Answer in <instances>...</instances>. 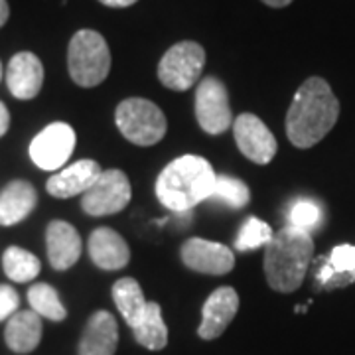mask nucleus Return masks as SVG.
<instances>
[{
    "instance_id": "nucleus-2",
    "label": "nucleus",
    "mask_w": 355,
    "mask_h": 355,
    "mask_svg": "<svg viewBox=\"0 0 355 355\" xmlns=\"http://www.w3.org/2000/svg\"><path fill=\"white\" fill-rule=\"evenodd\" d=\"M216 180V170L203 156L184 154L160 172L156 196L168 209L186 214L211 198Z\"/></svg>"
},
{
    "instance_id": "nucleus-23",
    "label": "nucleus",
    "mask_w": 355,
    "mask_h": 355,
    "mask_svg": "<svg viewBox=\"0 0 355 355\" xmlns=\"http://www.w3.org/2000/svg\"><path fill=\"white\" fill-rule=\"evenodd\" d=\"M28 302L38 316L48 318L51 322H64L67 318V310L62 304L58 291L46 282H38V284L30 286Z\"/></svg>"
},
{
    "instance_id": "nucleus-7",
    "label": "nucleus",
    "mask_w": 355,
    "mask_h": 355,
    "mask_svg": "<svg viewBox=\"0 0 355 355\" xmlns=\"http://www.w3.org/2000/svg\"><path fill=\"white\" fill-rule=\"evenodd\" d=\"M132 198L130 182L123 170H103L97 182L81 198L83 211L91 217L113 216L123 211Z\"/></svg>"
},
{
    "instance_id": "nucleus-11",
    "label": "nucleus",
    "mask_w": 355,
    "mask_h": 355,
    "mask_svg": "<svg viewBox=\"0 0 355 355\" xmlns=\"http://www.w3.org/2000/svg\"><path fill=\"white\" fill-rule=\"evenodd\" d=\"M182 263L196 272L221 277V275H227L233 270L235 254L223 243L191 237L182 245Z\"/></svg>"
},
{
    "instance_id": "nucleus-16",
    "label": "nucleus",
    "mask_w": 355,
    "mask_h": 355,
    "mask_svg": "<svg viewBox=\"0 0 355 355\" xmlns=\"http://www.w3.org/2000/svg\"><path fill=\"white\" fill-rule=\"evenodd\" d=\"M101 166L95 160H79L76 164L67 166L62 172L53 174L46 184V190L53 198H73L77 193H85V191L97 182V178L101 176Z\"/></svg>"
},
{
    "instance_id": "nucleus-6",
    "label": "nucleus",
    "mask_w": 355,
    "mask_h": 355,
    "mask_svg": "<svg viewBox=\"0 0 355 355\" xmlns=\"http://www.w3.org/2000/svg\"><path fill=\"white\" fill-rule=\"evenodd\" d=\"M205 50L198 42H178L166 51L158 64V79L172 91H188L202 77Z\"/></svg>"
},
{
    "instance_id": "nucleus-15",
    "label": "nucleus",
    "mask_w": 355,
    "mask_h": 355,
    "mask_svg": "<svg viewBox=\"0 0 355 355\" xmlns=\"http://www.w3.org/2000/svg\"><path fill=\"white\" fill-rule=\"evenodd\" d=\"M46 245H48L50 265L55 270L71 268L81 257V237H79L77 229L62 219H55L48 225Z\"/></svg>"
},
{
    "instance_id": "nucleus-27",
    "label": "nucleus",
    "mask_w": 355,
    "mask_h": 355,
    "mask_svg": "<svg viewBox=\"0 0 355 355\" xmlns=\"http://www.w3.org/2000/svg\"><path fill=\"white\" fill-rule=\"evenodd\" d=\"M326 263L336 275H352L355 277V247L354 245H338L331 249L328 257H324Z\"/></svg>"
},
{
    "instance_id": "nucleus-22",
    "label": "nucleus",
    "mask_w": 355,
    "mask_h": 355,
    "mask_svg": "<svg viewBox=\"0 0 355 355\" xmlns=\"http://www.w3.org/2000/svg\"><path fill=\"white\" fill-rule=\"evenodd\" d=\"M4 275L12 282H30L40 275L42 263L36 254H32L20 247H8L2 257Z\"/></svg>"
},
{
    "instance_id": "nucleus-14",
    "label": "nucleus",
    "mask_w": 355,
    "mask_h": 355,
    "mask_svg": "<svg viewBox=\"0 0 355 355\" xmlns=\"http://www.w3.org/2000/svg\"><path fill=\"white\" fill-rule=\"evenodd\" d=\"M119 345V326L113 314L107 310H97L85 324L83 336L79 340V355H114Z\"/></svg>"
},
{
    "instance_id": "nucleus-13",
    "label": "nucleus",
    "mask_w": 355,
    "mask_h": 355,
    "mask_svg": "<svg viewBox=\"0 0 355 355\" xmlns=\"http://www.w3.org/2000/svg\"><path fill=\"white\" fill-rule=\"evenodd\" d=\"M6 83L16 99H34L44 85V65L38 55L32 51L16 53L6 69Z\"/></svg>"
},
{
    "instance_id": "nucleus-21",
    "label": "nucleus",
    "mask_w": 355,
    "mask_h": 355,
    "mask_svg": "<svg viewBox=\"0 0 355 355\" xmlns=\"http://www.w3.org/2000/svg\"><path fill=\"white\" fill-rule=\"evenodd\" d=\"M113 300L116 310L121 312V316L125 318V322L130 328L137 326V322L146 312V306H148V300L144 298V292L140 288V284L130 277L114 282Z\"/></svg>"
},
{
    "instance_id": "nucleus-9",
    "label": "nucleus",
    "mask_w": 355,
    "mask_h": 355,
    "mask_svg": "<svg viewBox=\"0 0 355 355\" xmlns=\"http://www.w3.org/2000/svg\"><path fill=\"white\" fill-rule=\"evenodd\" d=\"M76 148V130L67 123H51L30 142V158L42 170H60Z\"/></svg>"
},
{
    "instance_id": "nucleus-17",
    "label": "nucleus",
    "mask_w": 355,
    "mask_h": 355,
    "mask_svg": "<svg viewBox=\"0 0 355 355\" xmlns=\"http://www.w3.org/2000/svg\"><path fill=\"white\" fill-rule=\"evenodd\" d=\"M89 257L103 270H119L128 265L130 251L114 229L99 227L89 235Z\"/></svg>"
},
{
    "instance_id": "nucleus-28",
    "label": "nucleus",
    "mask_w": 355,
    "mask_h": 355,
    "mask_svg": "<svg viewBox=\"0 0 355 355\" xmlns=\"http://www.w3.org/2000/svg\"><path fill=\"white\" fill-rule=\"evenodd\" d=\"M20 296L10 284H0V322L8 320L18 312Z\"/></svg>"
},
{
    "instance_id": "nucleus-26",
    "label": "nucleus",
    "mask_w": 355,
    "mask_h": 355,
    "mask_svg": "<svg viewBox=\"0 0 355 355\" xmlns=\"http://www.w3.org/2000/svg\"><path fill=\"white\" fill-rule=\"evenodd\" d=\"M324 211L320 207V203L308 198H300L292 203L288 209V225L296 229H302L306 233H312L314 229L322 225Z\"/></svg>"
},
{
    "instance_id": "nucleus-8",
    "label": "nucleus",
    "mask_w": 355,
    "mask_h": 355,
    "mask_svg": "<svg viewBox=\"0 0 355 355\" xmlns=\"http://www.w3.org/2000/svg\"><path fill=\"white\" fill-rule=\"evenodd\" d=\"M196 116L207 135H221L233 125L227 87L217 77H203L196 91Z\"/></svg>"
},
{
    "instance_id": "nucleus-29",
    "label": "nucleus",
    "mask_w": 355,
    "mask_h": 355,
    "mask_svg": "<svg viewBox=\"0 0 355 355\" xmlns=\"http://www.w3.org/2000/svg\"><path fill=\"white\" fill-rule=\"evenodd\" d=\"M8 127H10V113H8L6 105L0 101V137L6 135Z\"/></svg>"
},
{
    "instance_id": "nucleus-31",
    "label": "nucleus",
    "mask_w": 355,
    "mask_h": 355,
    "mask_svg": "<svg viewBox=\"0 0 355 355\" xmlns=\"http://www.w3.org/2000/svg\"><path fill=\"white\" fill-rule=\"evenodd\" d=\"M8 16H10V8H8V2H6V0H0V28L6 24Z\"/></svg>"
},
{
    "instance_id": "nucleus-30",
    "label": "nucleus",
    "mask_w": 355,
    "mask_h": 355,
    "mask_svg": "<svg viewBox=\"0 0 355 355\" xmlns=\"http://www.w3.org/2000/svg\"><path fill=\"white\" fill-rule=\"evenodd\" d=\"M99 2L109 6V8H127V6H132L139 0H99Z\"/></svg>"
},
{
    "instance_id": "nucleus-18",
    "label": "nucleus",
    "mask_w": 355,
    "mask_h": 355,
    "mask_svg": "<svg viewBox=\"0 0 355 355\" xmlns=\"http://www.w3.org/2000/svg\"><path fill=\"white\" fill-rule=\"evenodd\" d=\"M38 203L36 188L26 180H14L0 193V225L10 227L34 211Z\"/></svg>"
},
{
    "instance_id": "nucleus-5",
    "label": "nucleus",
    "mask_w": 355,
    "mask_h": 355,
    "mask_svg": "<svg viewBox=\"0 0 355 355\" xmlns=\"http://www.w3.org/2000/svg\"><path fill=\"white\" fill-rule=\"evenodd\" d=\"M114 123L125 139L139 146H153L160 142L168 130V121L162 109L140 97H130L119 103L114 111Z\"/></svg>"
},
{
    "instance_id": "nucleus-4",
    "label": "nucleus",
    "mask_w": 355,
    "mask_h": 355,
    "mask_svg": "<svg viewBox=\"0 0 355 355\" xmlns=\"http://www.w3.org/2000/svg\"><path fill=\"white\" fill-rule=\"evenodd\" d=\"M67 69L79 87H95L111 71V51L99 32L79 30L67 48Z\"/></svg>"
},
{
    "instance_id": "nucleus-20",
    "label": "nucleus",
    "mask_w": 355,
    "mask_h": 355,
    "mask_svg": "<svg viewBox=\"0 0 355 355\" xmlns=\"http://www.w3.org/2000/svg\"><path fill=\"white\" fill-rule=\"evenodd\" d=\"M130 330L135 334V340L150 352H160L168 345V328H166L162 308L158 302H148L146 312L137 322V326Z\"/></svg>"
},
{
    "instance_id": "nucleus-12",
    "label": "nucleus",
    "mask_w": 355,
    "mask_h": 355,
    "mask_svg": "<svg viewBox=\"0 0 355 355\" xmlns=\"http://www.w3.org/2000/svg\"><path fill=\"white\" fill-rule=\"evenodd\" d=\"M239 310V294L231 286H221L209 294L202 308V324L198 328V336L202 340H216L227 326Z\"/></svg>"
},
{
    "instance_id": "nucleus-32",
    "label": "nucleus",
    "mask_w": 355,
    "mask_h": 355,
    "mask_svg": "<svg viewBox=\"0 0 355 355\" xmlns=\"http://www.w3.org/2000/svg\"><path fill=\"white\" fill-rule=\"evenodd\" d=\"M261 2H265L266 6H270V8H284V6H288L292 0H261Z\"/></svg>"
},
{
    "instance_id": "nucleus-24",
    "label": "nucleus",
    "mask_w": 355,
    "mask_h": 355,
    "mask_svg": "<svg viewBox=\"0 0 355 355\" xmlns=\"http://www.w3.org/2000/svg\"><path fill=\"white\" fill-rule=\"evenodd\" d=\"M209 200L223 203V205L233 207V209H241L251 202V190L239 178L217 176L216 188H214V193Z\"/></svg>"
},
{
    "instance_id": "nucleus-10",
    "label": "nucleus",
    "mask_w": 355,
    "mask_h": 355,
    "mask_svg": "<svg viewBox=\"0 0 355 355\" xmlns=\"http://www.w3.org/2000/svg\"><path fill=\"white\" fill-rule=\"evenodd\" d=\"M233 135H235V142L245 158L261 166L272 162L279 144H277L275 135L268 130V127L257 114H239L233 121Z\"/></svg>"
},
{
    "instance_id": "nucleus-19",
    "label": "nucleus",
    "mask_w": 355,
    "mask_h": 355,
    "mask_svg": "<svg viewBox=\"0 0 355 355\" xmlns=\"http://www.w3.org/2000/svg\"><path fill=\"white\" fill-rule=\"evenodd\" d=\"M42 316H38L34 310H22L8 318L4 340L16 354H30L42 342Z\"/></svg>"
},
{
    "instance_id": "nucleus-25",
    "label": "nucleus",
    "mask_w": 355,
    "mask_h": 355,
    "mask_svg": "<svg viewBox=\"0 0 355 355\" xmlns=\"http://www.w3.org/2000/svg\"><path fill=\"white\" fill-rule=\"evenodd\" d=\"M272 229L268 223L261 221L259 217H247V221L243 223L239 229V235L235 239V249L247 253V251H253L259 247H265L266 243L272 239Z\"/></svg>"
},
{
    "instance_id": "nucleus-3",
    "label": "nucleus",
    "mask_w": 355,
    "mask_h": 355,
    "mask_svg": "<svg viewBox=\"0 0 355 355\" xmlns=\"http://www.w3.org/2000/svg\"><path fill=\"white\" fill-rule=\"evenodd\" d=\"M314 257L312 233L286 225L265 245V275L272 291L294 292L304 282Z\"/></svg>"
},
{
    "instance_id": "nucleus-1",
    "label": "nucleus",
    "mask_w": 355,
    "mask_h": 355,
    "mask_svg": "<svg viewBox=\"0 0 355 355\" xmlns=\"http://www.w3.org/2000/svg\"><path fill=\"white\" fill-rule=\"evenodd\" d=\"M340 116V101L322 77H308L294 93L286 114V135L296 148H312Z\"/></svg>"
},
{
    "instance_id": "nucleus-33",
    "label": "nucleus",
    "mask_w": 355,
    "mask_h": 355,
    "mask_svg": "<svg viewBox=\"0 0 355 355\" xmlns=\"http://www.w3.org/2000/svg\"><path fill=\"white\" fill-rule=\"evenodd\" d=\"M0 79H2V64H0Z\"/></svg>"
}]
</instances>
